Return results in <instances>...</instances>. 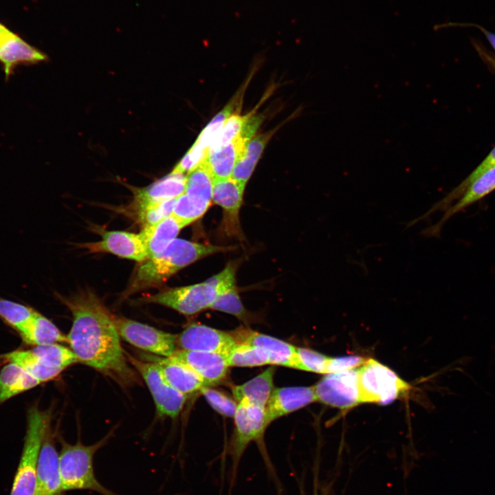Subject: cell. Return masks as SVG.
Listing matches in <instances>:
<instances>
[{"mask_svg":"<svg viewBox=\"0 0 495 495\" xmlns=\"http://www.w3.org/2000/svg\"><path fill=\"white\" fill-rule=\"evenodd\" d=\"M72 314L67 342L78 362L124 380H131L114 316L98 297L87 289L60 297Z\"/></svg>","mask_w":495,"mask_h":495,"instance_id":"1","label":"cell"},{"mask_svg":"<svg viewBox=\"0 0 495 495\" xmlns=\"http://www.w3.org/2000/svg\"><path fill=\"white\" fill-rule=\"evenodd\" d=\"M230 249V247L203 244L176 238L161 253L142 262L128 292L159 285L199 259Z\"/></svg>","mask_w":495,"mask_h":495,"instance_id":"2","label":"cell"},{"mask_svg":"<svg viewBox=\"0 0 495 495\" xmlns=\"http://www.w3.org/2000/svg\"><path fill=\"white\" fill-rule=\"evenodd\" d=\"M109 437L108 434L90 446L84 445L80 441L75 444H69L61 439L59 468L64 492L91 490L101 495H117L98 481L94 468V455L105 444Z\"/></svg>","mask_w":495,"mask_h":495,"instance_id":"3","label":"cell"},{"mask_svg":"<svg viewBox=\"0 0 495 495\" xmlns=\"http://www.w3.org/2000/svg\"><path fill=\"white\" fill-rule=\"evenodd\" d=\"M49 424V412L35 406L28 410L23 448L10 495H36L37 464Z\"/></svg>","mask_w":495,"mask_h":495,"instance_id":"4","label":"cell"},{"mask_svg":"<svg viewBox=\"0 0 495 495\" xmlns=\"http://www.w3.org/2000/svg\"><path fill=\"white\" fill-rule=\"evenodd\" d=\"M360 403L388 404L410 388L394 371L373 359H367L358 369Z\"/></svg>","mask_w":495,"mask_h":495,"instance_id":"5","label":"cell"},{"mask_svg":"<svg viewBox=\"0 0 495 495\" xmlns=\"http://www.w3.org/2000/svg\"><path fill=\"white\" fill-rule=\"evenodd\" d=\"M213 177L204 161L186 177L184 192L175 201L173 215L184 226L201 218L212 201Z\"/></svg>","mask_w":495,"mask_h":495,"instance_id":"6","label":"cell"},{"mask_svg":"<svg viewBox=\"0 0 495 495\" xmlns=\"http://www.w3.org/2000/svg\"><path fill=\"white\" fill-rule=\"evenodd\" d=\"M233 418L234 431L229 450L232 461V479L248 446L253 441H261L265 428L269 425L265 408L252 404L244 399L238 402Z\"/></svg>","mask_w":495,"mask_h":495,"instance_id":"7","label":"cell"},{"mask_svg":"<svg viewBox=\"0 0 495 495\" xmlns=\"http://www.w3.org/2000/svg\"><path fill=\"white\" fill-rule=\"evenodd\" d=\"M217 292L208 280L195 285L164 289L141 300L171 308L179 313L190 316L210 308L216 298Z\"/></svg>","mask_w":495,"mask_h":495,"instance_id":"8","label":"cell"},{"mask_svg":"<svg viewBox=\"0 0 495 495\" xmlns=\"http://www.w3.org/2000/svg\"><path fill=\"white\" fill-rule=\"evenodd\" d=\"M120 337L143 351L164 358L171 357L176 350V336L133 320L114 316Z\"/></svg>","mask_w":495,"mask_h":495,"instance_id":"9","label":"cell"},{"mask_svg":"<svg viewBox=\"0 0 495 495\" xmlns=\"http://www.w3.org/2000/svg\"><path fill=\"white\" fill-rule=\"evenodd\" d=\"M129 360L146 382L159 415L177 417L186 402V395L166 382L154 362H144L132 357H129Z\"/></svg>","mask_w":495,"mask_h":495,"instance_id":"10","label":"cell"},{"mask_svg":"<svg viewBox=\"0 0 495 495\" xmlns=\"http://www.w3.org/2000/svg\"><path fill=\"white\" fill-rule=\"evenodd\" d=\"M313 389L316 401L333 407L349 408L360 403L358 368L327 374Z\"/></svg>","mask_w":495,"mask_h":495,"instance_id":"11","label":"cell"},{"mask_svg":"<svg viewBox=\"0 0 495 495\" xmlns=\"http://www.w3.org/2000/svg\"><path fill=\"white\" fill-rule=\"evenodd\" d=\"M78 245L86 249L89 253H111L138 262L147 259L146 248L140 234L125 231H105L102 232L100 241Z\"/></svg>","mask_w":495,"mask_h":495,"instance_id":"12","label":"cell"},{"mask_svg":"<svg viewBox=\"0 0 495 495\" xmlns=\"http://www.w3.org/2000/svg\"><path fill=\"white\" fill-rule=\"evenodd\" d=\"M176 343L182 350L215 352L225 355L235 342L230 332L194 323L188 326L176 337Z\"/></svg>","mask_w":495,"mask_h":495,"instance_id":"13","label":"cell"},{"mask_svg":"<svg viewBox=\"0 0 495 495\" xmlns=\"http://www.w3.org/2000/svg\"><path fill=\"white\" fill-rule=\"evenodd\" d=\"M230 333L235 343L264 349L270 356V364L296 368V347L289 343L245 327H240Z\"/></svg>","mask_w":495,"mask_h":495,"instance_id":"14","label":"cell"},{"mask_svg":"<svg viewBox=\"0 0 495 495\" xmlns=\"http://www.w3.org/2000/svg\"><path fill=\"white\" fill-rule=\"evenodd\" d=\"M245 186L232 177L213 180L212 202L223 210V228L229 234L241 235L239 214Z\"/></svg>","mask_w":495,"mask_h":495,"instance_id":"15","label":"cell"},{"mask_svg":"<svg viewBox=\"0 0 495 495\" xmlns=\"http://www.w3.org/2000/svg\"><path fill=\"white\" fill-rule=\"evenodd\" d=\"M36 495H64L60 475L59 455L49 430L45 435L39 454Z\"/></svg>","mask_w":495,"mask_h":495,"instance_id":"16","label":"cell"},{"mask_svg":"<svg viewBox=\"0 0 495 495\" xmlns=\"http://www.w3.org/2000/svg\"><path fill=\"white\" fill-rule=\"evenodd\" d=\"M171 357L194 370L206 386L220 383L228 373L229 366L222 353L181 349Z\"/></svg>","mask_w":495,"mask_h":495,"instance_id":"17","label":"cell"},{"mask_svg":"<svg viewBox=\"0 0 495 495\" xmlns=\"http://www.w3.org/2000/svg\"><path fill=\"white\" fill-rule=\"evenodd\" d=\"M208 280L214 285L217 292L210 309L232 314L240 320H247L248 311L237 291L235 265L228 263L221 272Z\"/></svg>","mask_w":495,"mask_h":495,"instance_id":"18","label":"cell"},{"mask_svg":"<svg viewBox=\"0 0 495 495\" xmlns=\"http://www.w3.org/2000/svg\"><path fill=\"white\" fill-rule=\"evenodd\" d=\"M185 174L172 171L148 186L134 188L133 206L135 211L164 201L177 198L186 188Z\"/></svg>","mask_w":495,"mask_h":495,"instance_id":"19","label":"cell"},{"mask_svg":"<svg viewBox=\"0 0 495 495\" xmlns=\"http://www.w3.org/2000/svg\"><path fill=\"white\" fill-rule=\"evenodd\" d=\"M494 190H495V167L476 179L463 195L446 210L439 221L424 230L421 233L426 236H438L443 225L453 215L480 201Z\"/></svg>","mask_w":495,"mask_h":495,"instance_id":"20","label":"cell"},{"mask_svg":"<svg viewBox=\"0 0 495 495\" xmlns=\"http://www.w3.org/2000/svg\"><path fill=\"white\" fill-rule=\"evenodd\" d=\"M316 401L313 386L274 388L265 407L267 421H272Z\"/></svg>","mask_w":495,"mask_h":495,"instance_id":"21","label":"cell"},{"mask_svg":"<svg viewBox=\"0 0 495 495\" xmlns=\"http://www.w3.org/2000/svg\"><path fill=\"white\" fill-rule=\"evenodd\" d=\"M47 59L45 54L12 32L0 41V62L8 78L19 65H31Z\"/></svg>","mask_w":495,"mask_h":495,"instance_id":"22","label":"cell"},{"mask_svg":"<svg viewBox=\"0 0 495 495\" xmlns=\"http://www.w3.org/2000/svg\"><path fill=\"white\" fill-rule=\"evenodd\" d=\"M166 382L179 393L188 395L206 386L201 377L190 366L172 357L153 359Z\"/></svg>","mask_w":495,"mask_h":495,"instance_id":"23","label":"cell"},{"mask_svg":"<svg viewBox=\"0 0 495 495\" xmlns=\"http://www.w3.org/2000/svg\"><path fill=\"white\" fill-rule=\"evenodd\" d=\"M184 227L173 214L155 224L143 227L139 234L144 243L147 258L164 251Z\"/></svg>","mask_w":495,"mask_h":495,"instance_id":"24","label":"cell"},{"mask_svg":"<svg viewBox=\"0 0 495 495\" xmlns=\"http://www.w3.org/2000/svg\"><path fill=\"white\" fill-rule=\"evenodd\" d=\"M275 368L271 366L247 382L232 387V395L238 403L242 399L265 408L274 388Z\"/></svg>","mask_w":495,"mask_h":495,"instance_id":"25","label":"cell"},{"mask_svg":"<svg viewBox=\"0 0 495 495\" xmlns=\"http://www.w3.org/2000/svg\"><path fill=\"white\" fill-rule=\"evenodd\" d=\"M19 333L22 340L29 345L67 342V336L52 321L37 311Z\"/></svg>","mask_w":495,"mask_h":495,"instance_id":"26","label":"cell"},{"mask_svg":"<svg viewBox=\"0 0 495 495\" xmlns=\"http://www.w3.org/2000/svg\"><path fill=\"white\" fill-rule=\"evenodd\" d=\"M272 133L257 135L246 144L234 167L233 179L245 186Z\"/></svg>","mask_w":495,"mask_h":495,"instance_id":"27","label":"cell"},{"mask_svg":"<svg viewBox=\"0 0 495 495\" xmlns=\"http://www.w3.org/2000/svg\"><path fill=\"white\" fill-rule=\"evenodd\" d=\"M245 145L237 138L214 151L208 153L205 162L213 180L231 177L234 167Z\"/></svg>","mask_w":495,"mask_h":495,"instance_id":"28","label":"cell"},{"mask_svg":"<svg viewBox=\"0 0 495 495\" xmlns=\"http://www.w3.org/2000/svg\"><path fill=\"white\" fill-rule=\"evenodd\" d=\"M41 382L16 364L10 362L0 371V403L28 390Z\"/></svg>","mask_w":495,"mask_h":495,"instance_id":"29","label":"cell"},{"mask_svg":"<svg viewBox=\"0 0 495 495\" xmlns=\"http://www.w3.org/2000/svg\"><path fill=\"white\" fill-rule=\"evenodd\" d=\"M495 167V147L491 151L488 155L481 162V164L456 188L450 192L446 197L437 203L424 214L412 220L411 222L415 224L417 221L428 217L433 212L441 210L446 211L454 201H457L465 192L468 186L478 177L484 173Z\"/></svg>","mask_w":495,"mask_h":495,"instance_id":"30","label":"cell"},{"mask_svg":"<svg viewBox=\"0 0 495 495\" xmlns=\"http://www.w3.org/2000/svg\"><path fill=\"white\" fill-rule=\"evenodd\" d=\"M3 358L19 366L41 383L55 378L63 371L43 364L30 350L14 351L4 355Z\"/></svg>","mask_w":495,"mask_h":495,"instance_id":"31","label":"cell"},{"mask_svg":"<svg viewBox=\"0 0 495 495\" xmlns=\"http://www.w3.org/2000/svg\"><path fill=\"white\" fill-rule=\"evenodd\" d=\"M224 355L229 366L270 364V356L264 349L244 343H235Z\"/></svg>","mask_w":495,"mask_h":495,"instance_id":"32","label":"cell"},{"mask_svg":"<svg viewBox=\"0 0 495 495\" xmlns=\"http://www.w3.org/2000/svg\"><path fill=\"white\" fill-rule=\"evenodd\" d=\"M30 351L43 364L52 368L63 370L78 362L71 349L57 343L35 346Z\"/></svg>","mask_w":495,"mask_h":495,"instance_id":"33","label":"cell"},{"mask_svg":"<svg viewBox=\"0 0 495 495\" xmlns=\"http://www.w3.org/2000/svg\"><path fill=\"white\" fill-rule=\"evenodd\" d=\"M36 312L29 306L0 297V318L18 332L29 323Z\"/></svg>","mask_w":495,"mask_h":495,"instance_id":"34","label":"cell"},{"mask_svg":"<svg viewBox=\"0 0 495 495\" xmlns=\"http://www.w3.org/2000/svg\"><path fill=\"white\" fill-rule=\"evenodd\" d=\"M236 103L230 102L201 131L192 146L198 150L208 152V148L221 130L227 119L232 114Z\"/></svg>","mask_w":495,"mask_h":495,"instance_id":"35","label":"cell"},{"mask_svg":"<svg viewBox=\"0 0 495 495\" xmlns=\"http://www.w3.org/2000/svg\"><path fill=\"white\" fill-rule=\"evenodd\" d=\"M296 369L326 374L329 357L314 350L296 347Z\"/></svg>","mask_w":495,"mask_h":495,"instance_id":"36","label":"cell"},{"mask_svg":"<svg viewBox=\"0 0 495 495\" xmlns=\"http://www.w3.org/2000/svg\"><path fill=\"white\" fill-rule=\"evenodd\" d=\"M248 116L249 114L245 116H240L238 113L232 114L227 119L219 133L210 144L208 152L235 140L239 137L242 126Z\"/></svg>","mask_w":495,"mask_h":495,"instance_id":"37","label":"cell"},{"mask_svg":"<svg viewBox=\"0 0 495 495\" xmlns=\"http://www.w3.org/2000/svg\"><path fill=\"white\" fill-rule=\"evenodd\" d=\"M208 404L217 412L224 417H234L238 403L223 393L209 386H203L200 390Z\"/></svg>","mask_w":495,"mask_h":495,"instance_id":"38","label":"cell"},{"mask_svg":"<svg viewBox=\"0 0 495 495\" xmlns=\"http://www.w3.org/2000/svg\"><path fill=\"white\" fill-rule=\"evenodd\" d=\"M176 199H168L135 211L138 221L145 227L172 215Z\"/></svg>","mask_w":495,"mask_h":495,"instance_id":"39","label":"cell"},{"mask_svg":"<svg viewBox=\"0 0 495 495\" xmlns=\"http://www.w3.org/2000/svg\"><path fill=\"white\" fill-rule=\"evenodd\" d=\"M367 359L358 355L329 358L326 374L338 373L357 368L365 363Z\"/></svg>","mask_w":495,"mask_h":495,"instance_id":"40","label":"cell"},{"mask_svg":"<svg viewBox=\"0 0 495 495\" xmlns=\"http://www.w3.org/2000/svg\"><path fill=\"white\" fill-rule=\"evenodd\" d=\"M264 120L263 115L249 114L245 121L237 139L244 145L254 137L255 133Z\"/></svg>","mask_w":495,"mask_h":495,"instance_id":"41","label":"cell"},{"mask_svg":"<svg viewBox=\"0 0 495 495\" xmlns=\"http://www.w3.org/2000/svg\"><path fill=\"white\" fill-rule=\"evenodd\" d=\"M461 25L472 26V27H475V28L479 29L482 32H483V34L486 36L487 41L490 43L492 47L495 50V34H493V33L487 31L484 28H483L480 25H476V24L468 23V24H461Z\"/></svg>","mask_w":495,"mask_h":495,"instance_id":"42","label":"cell"},{"mask_svg":"<svg viewBox=\"0 0 495 495\" xmlns=\"http://www.w3.org/2000/svg\"><path fill=\"white\" fill-rule=\"evenodd\" d=\"M12 33L6 27L0 23V41Z\"/></svg>","mask_w":495,"mask_h":495,"instance_id":"43","label":"cell"},{"mask_svg":"<svg viewBox=\"0 0 495 495\" xmlns=\"http://www.w3.org/2000/svg\"><path fill=\"white\" fill-rule=\"evenodd\" d=\"M484 57L495 70V59L485 53H484Z\"/></svg>","mask_w":495,"mask_h":495,"instance_id":"44","label":"cell"}]
</instances>
